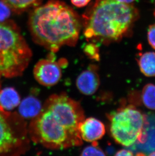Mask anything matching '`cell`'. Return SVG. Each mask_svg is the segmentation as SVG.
I'll return each instance as SVG.
<instances>
[{
  "label": "cell",
  "mask_w": 155,
  "mask_h": 156,
  "mask_svg": "<svg viewBox=\"0 0 155 156\" xmlns=\"http://www.w3.org/2000/svg\"><path fill=\"white\" fill-rule=\"evenodd\" d=\"M85 118L79 102L65 94L51 95L28 126L34 143L51 150H64L82 145L79 126Z\"/></svg>",
  "instance_id": "1"
},
{
  "label": "cell",
  "mask_w": 155,
  "mask_h": 156,
  "mask_svg": "<svg viewBox=\"0 0 155 156\" xmlns=\"http://www.w3.org/2000/svg\"><path fill=\"white\" fill-rule=\"evenodd\" d=\"M29 26L34 41L53 53L63 46L76 45L81 20L65 3L50 0L31 12Z\"/></svg>",
  "instance_id": "2"
},
{
  "label": "cell",
  "mask_w": 155,
  "mask_h": 156,
  "mask_svg": "<svg viewBox=\"0 0 155 156\" xmlns=\"http://www.w3.org/2000/svg\"><path fill=\"white\" fill-rule=\"evenodd\" d=\"M136 14L135 8L116 0H100L86 17L84 35L87 39L117 40L129 29Z\"/></svg>",
  "instance_id": "3"
},
{
  "label": "cell",
  "mask_w": 155,
  "mask_h": 156,
  "mask_svg": "<svg viewBox=\"0 0 155 156\" xmlns=\"http://www.w3.org/2000/svg\"><path fill=\"white\" fill-rule=\"evenodd\" d=\"M32 54L16 25L0 22V75L13 78L22 75L29 64Z\"/></svg>",
  "instance_id": "4"
},
{
  "label": "cell",
  "mask_w": 155,
  "mask_h": 156,
  "mask_svg": "<svg viewBox=\"0 0 155 156\" xmlns=\"http://www.w3.org/2000/svg\"><path fill=\"white\" fill-rule=\"evenodd\" d=\"M110 132L113 139L125 147L145 140L146 118L133 106L120 108L110 116Z\"/></svg>",
  "instance_id": "5"
},
{
  "label": "cell",
  "mask_w": 155,
  "mask_h": 156,
  "mask_svg": "<svg viewBox=\"0 0 155 156\" xmlns=\"http://www.w3.org/2000/svg\"><path fill=\"white\" fill-rule=\"evenodd\" d=\"M30 140L24 119L0 106V155L25 154L29 149Z\"/></svg>",
  "instance_id": "6"
},
{
  "label": "cell",
  "mask_w": 155,
  "mask_h": 156,
  "mask_svg": "<svg viewBox=\"0 0 155 156\" xmlns=\"http://www.w3.org/2000/svg\"><path fill=\"white\" fill-rule=\"evenodd\" d=\"M59 63L49 58L38 61L33 69L37 81L46 87L54 86L59 83L62 77V68Z\"/></svg>",
  "instance_id": "7"
},
{
  "label": "cell",
  "mask_w": 155,
  "mask_h": 156,
  "mask_svg": "<svg viewBox=\"0 0 155 156\" xmlns=\"http://www.w3.org/2000/svg\"><path fill=\"white\" fill-rule=\"evenodd\" d=\"M81 137L83 140L95 143L105 133L104 124L93 117L84 119L79 126Z\"/></svg>",
  "instance_id": "8"
},
{
  "label": "cell",
  "mask_w": 155,
  "mask_h": 156,
  "mask_svg": "<svg viewBox=\"0 0 155 156\" xmlns=\"http://www.w3.org/2000/svg\"><path fill=\"white\" fill-rule=\"evenodd\" d=\"M76 84L78 90L84 94L90 96L94 94L100 85L99 76L96 68L92 66L82 72L78 77Z\"/></svg>",
  "instance_id": "9"
},
{
  "label": "cell",
  "mask_w": 155,
  "mask_h": 156,
  "mask_svg": "<svg viewBox=\"0 0 155 156\" xmlns=\"http://www.w3.org/2000/svg\"><path fill=\"white\" fill-rule=\"evenodd\" d=\"M43 106L39 100L30 96L24 99L19 106L20 115L23 118H33L39 114Z\"/></svg>",
  "instance_id": "10"
},
{
  "label": "cell",
  "mask_w": 155,
  "mask_h": 156,
  "mask_svg": "<svg viewBox=\"0 0 155 156\" xmlns=\"http://www.w3.org/2000/svg\"><path fill=\"white\" fill-rule=\"evenodd\" d=\"M20 98L17 92L12 87L0 90V106L6 110H11L18 106Z\"/></svg>",
  "instance_id": "11"
},
{
  "label": "cell",
  "mask_w": 155,
  "mask_h": 156,
  "mask_svg": "<svg viewBox=\"0 0 155 156\" xmlns=\"http://www.w3.org/2000/svg\"><path fill=\"white\" fill-rule=\"evenodd\" d=\"M140 69L143 75L148 77L155 76V53H143L138 60Z\"/></svg>",
  "instance_id": "12"
},
{
  "label": "cell",
  "mask_w": 155,
  "mask_h": 156,
  "mask_svg": "<svg viewBox=\"0 0 155 156\" xmlns=\"http://www.w3.org/2000/svg\"><path fill=\"white\" fill-rule=\"evenodd\" d=\"M142 100L146 107L155 110V85L148 83L143 87L142 91Z\"/></svg>",
  "instance_id": "13"
},
{
  "label": "cell",
  "mask_w": 155,
  "mask_h": 156,
  "mask_svg": "<svg viewBox=\"0 0 155 156\" xmlns=\"http://www.w3.org/2000/svg\"><path fill=\"white\" fill-rule=\"evenodd\" d=\"M11 9L21 12L36 4L40 0H2Z\"/></svg>",
  "instance_id": "14"
},
{
  "label": "cell",
  "mask_w": 155,
  "mask_h": 156,
  "mask_svg": "<svg viewBox=\"0 0 155 156\" xmlns=\"http://www.w3.org/2000/svg\"><path fill=\"white\" fill-rule=\"evenodd\" d=\"M81 156H105L103 151L98 147L97 144L93 143L92 146H88L82 151Z\"/></svg>",
  "instance_id": "15"
},
{
  "label": "cell",
  "mask_w": 155,
  "mask_h": 156,
  "mask_svg": "<svg viewBox=\"0 0 155 156\" xmlns=\"http://www.w3.org/2000/svg\"><path fill=\"white\" fill-rule=\"evenodd\" d=\"M11 9L4 2L0 1V22H4L10 17Z\"/></svg>",
  "instance_id": "16"
},
{
  "label": "cell",
  "mask_w": 155,
  "mask_h": 156,
  "mask_svg": "<svg viewBox=\"0 0 155 156\" xmlns=\"http://www.w3.org/2000/svg\"><path fill=\"white\" fill-rule=\"evenodd\" d=\"M148 40L150 46L155 50V24L151 25L148 29Z\"/></svg>",
  "instance_id": "17"
},
{
  "label": "cell",
  "mask_w": 155,
  "mask_h": 156,
  "mask_svg": "<svg viewBox=\"0 0 155 156\" xmlns=\"http://www.w3.org/2000/svg\"><path fill=\"white\" fill-rule=\"evenodd\" d=\"M85 52L90 57L93 58L94 59H97V50L96 47L94 44H88L85 49Z\"/></svg>",
  "instance_id": "18"
},
{
  "label": "cell",
  "mask_w": 155,
  "mask_h": 156,
  "mask_svg": "<svg viewBox=\"0 0 155 156\" xmlns=\"http://www.w3.org/2000/svg\"><path fill=\"white\" fill-rule=\"evenodd\" d=\"M91 0H71L72 4L77 7H83L86 6Z\"/></svg>",
  "instance_id": "19"
},
{
  "label": "cell",
  "mask_w": 155,
  "mask_h": 156,
  "mask_svg": "<svg viewBox=\"0 0 155 156\" xmlns=\"http://www.w3.org/2000/svg\"><path fill=\"white\" fill-rule=\"evenodd\" d=\"M115 156H133V152L127 150L126 149H122V150H120L118 152H116V153L115 154Z\"/></svg>",
  "instance_id": "20"
},
{
  "label": "cell",
  "mask_w": 155,
  "mask_h": 156,
  "mask_svg": "<svg viewBox=\"0 0 155 156\" xmlns=\"http://www.w3.org/2000/svg\"><path fill=\"white\" fill-rule=\"evenodd\" d=\"M116 1L120 2V3L129 4H130V3H132L135 0H116Z\"/></svg>",
  "instance_id": "21"
},
{
  "label": "cell",
  "mask_w": 155,
  "mask_h": 156,
  "mask_svg": "<svg viewBox=\"0 0 155 156\" xmlns=\"http://www.w3.org/2000/svg\"><path fill=\"white\" fill-rule=\"evenodd\" d=\"M150 156H155V152H153L150 154Z\"/></svg>",
  "instance_id": "22"
},
{
  "label": "cell",
  "mask_w": 155,
  "mask_h": 156,
  "mask_svg": "<svg viewBox=\"0 0 155 156\" xmlns=\"http://www.w3.org/2000/svg\"><path fill=\"white\" fill-rule=\"evenodd\" d=\"M0 77H1V75H0ZM0 90H1V83H0Z\"/></svg>",
  "instance_id": "23"
}]
</instances>
